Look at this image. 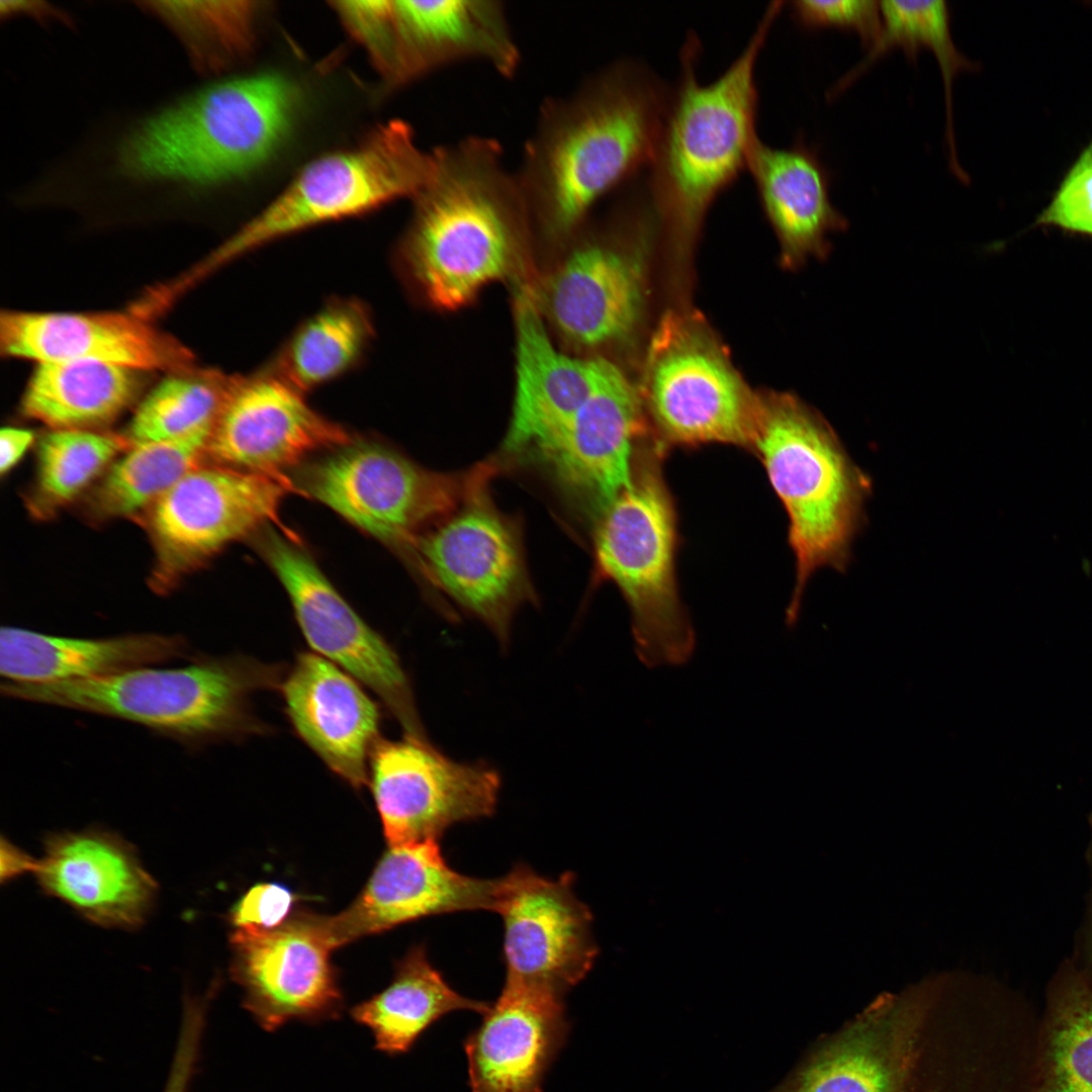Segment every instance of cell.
Returning <instances> with one entry per match:
<instances>
[{
  "label": "cell",
  "instance_id": "obj_1",
  "mask_svg": "<svg viewBox=\"0 0 1092 1092\" xmlns=\"http://www.w3.org/2000/svg\"><path fill=\"white\" fill-rule=\"evenodd\" d=\"M297 102L293 85L275 74L185 92L88 142L89 185L177 195L222 186L275 152Z\"/></svg>",
  "mask_w": 1092,
  "mask_h": 1092
},
{
  "label": "cell",
  "instance_id": "obj_2",
  "mask_svg": "<svg viewBox=\"0 0 1092 1092\" xmlns=\"http://www.w3.org/2000/svg\"><path fill=\"white\" fill-rule=\"evenodd\" d=\"M669 96L646 67L621 60L544 99L515 170L529 209L554 232L576 228L649 168Z\"/></svg>",
  "mask_w": 1092,
  "mask_h": 1092
},
{
  "label": "cell",
  "instance_id": "obj_3",
  "mask_svg": "<svg viewBox=\"0 0 1092 1092\" xmlns=\"http://www.w3.org/2000/svg\"><path fill=\"white\" fill-rule=\"evenodd\" d=\"M434 153V175L413 199L406 260L427 297L453 309L507 273L529 207L496 139L469 134Z\"/></svg>",
  "mask_w": 1092,
  "mask_h": 1092
},
{
  "label": "cell",
  "instance_id": "obj_4",
  "mask_svg": "<svg viewBox=\"0 0 1092 1092\" xmlns=\"http://www.w3.org/2000/svg\"><path fill=\"white\" fill-rule=\"evenodd\" d=\"M785 3L771 2L747 44L714 81L697 74L698 39L680 54V76L669 101L647 186L674 234L692 239L708 208L740 173L757 138L755 68Z\"/></svg>",
  "mask_w": 1092,
  "mask_h": 1092
},
{
  "label": "cell",
  "instance_id": "obj_5",
  "mask_svg": "<svg viewBox=\"0 0 1092 1092\" xmlns=\"http://www.w3.org/2000/svg\"><path fill=\"white\" fill-rule=\"evenodd\" d=\"M750 447L789 518L796 579L786 623L792 627L811 576L820 568L844 572L848 566L873 481L828 421L793 394L760 397Z\"/></svg>",
  "mask_w": 1092,
  "mask_h": 1092
},
{
  "label": "cell",
  "instance_id": "obj_6",
  "mask_svg": "<svg viewBox=\"0 0 1092 1092\" xmlns=\"http://www.w3.org/2000/svg\"><path fill=\"white\" fill-rule=\"evenodd\" d=\"M657 453L635 456L630 484L594 533L598 572L625 599L634 650L648 668L688 663L697 642L675 579V515Z\"/></svg>",
  "mask_w": 1092,
  "mask_h": 1092
},
{
  "label": "cell",
  "instance_id": "obj_7",
  "mask_svg": "<svg viewBox=\"0 0 1092 1092\" xmlns=\"http://www.w3.org/2000/svg\"><path fill=\"white\" fill-rule=\"evenodd\" d=\"M278 671L250 658L201 659L179 668L141 667L52 684L3 680L1 693L33 703L111 716L196 742L252 728L249 700L277 682Z\"/></svg>",
  "mask_w": 1092,
  "mask_h": 1092
},
{
  "label": "cell",
  "instance_id": "obj_8",
  "mask_svg": "<svg viewBox=\"0 0 1092 1092\" xmlns=\"http://www.w3.org/2000/svg\"><path fill=\"white\" fill-rule=\"evenodd\" d=\"M434 149L418 145L413 127L391 120L356 148L320 157L206 261L210 270L273 240L371 210L398 198L414 199L431 181Z\"/></svg>",
  "mask_w": 1092,
  "mask_h": 1092
},
{
  "label": "cell",
  "instance_id": "obj_9",
  "mask_svg": "<svg viewBox=\"0 0 1092 1092\" xmlns=\"http://www.w3.org/2000/svg\"><path fill=\"white\" fill-rule=\"evenodd\" d=\"M640 396L661 438L678 446L750 447L760 396L704 325L670 311L651 338Z\"/></svg>",
  "mask_w": 1092,
  "mask_h": 1092
},
{
  "label": "cell",
  "instance_id": "obj_10",
  "mask_svg": "<svg viewBox=\"0 0 1092 1092\" xmlns=\"http://www.w3.org/2000/svg\"><path fill=\"white\" fill-rule=\"evenodd\" d=\"M494 471L426 469L384 446L350 442L304 467L298 485L382 542L408 547L422 526L457 509Z\"/></svg>",
  "mask_w": 1092,
  "mask_h": 1092
},
{
  "label": "cell",
  "instance_id": "obj_11",
  "mask_svg": "<svg viewBox=\"0 0 1092 1092\" xmlns=\"http://www.w3.org/2000/svg\"><path fill=\"white\" fill-rule=\"evenodd\" d=\"M486 485L408 548L428 579L507 646L513 617L534 590L519 528L494 507Z\"/></svg>",
  "mask_w": 1092,
  "mask_h": 1092
},
{
  "label": "cell",
  "instance_id": "obj_12",
  "mask_svg": "<svg viewBox=\"0 0 1092 1092\" xmlns=\"http://www.w3.org/2000/svg\"><path fill=\"white\" fill-rule=\"evenodd\" d=\"M287 488L280 476L216 464L192 469L145 513L156 557L154 587L169 588L275 518Z\"/></svg>",
  "mask_w": 1092,
  "mask_h": 1092
},
{
  "label": "cell",
  "instance_id": "obj_13",
  "mask_svg": "<svg viewBox=\"0 0 1092 1092\" xmlns=\"http://www.w3.org/2000/svg\"><path fill=\"white\" fill-rule=\"evenodd\" d=\"M261 550L288 594L314 653L372 690L405 735L427 738L410 679L387 642L360 618L296 543L270 531L261 540Z\"/></svg>",
  "mask_w": 1092,
  "mask_h": 1092
},
{
  "label": "cell",
  "instance_id": "obj_14",
  "mask_svg": "<svg viewBox=\"0 0 1092 1092\" xmlns=\"http://www.w3.org/2000/svg\"><path fill=\"white\" fill-rule=\"evenodd\" d=\"M369 763L389 845L438 840L452 825L490 816L495 810L498 772L484 762L455 760L427 738L379 739Z\"/></svg>",
  "mask_w": 1092,
  "mask_h": 1092
},
{
  "label": "cell",
  "instance_id": "obj_15",
  "mask_svg": "<svg viewBox=\"0 0 1092 1092\" xmlns=\"http://www.w3.org/2000/svg\"><path fill=\"white\" fill-rule=\"evenodd\" d=\"M573 882L572 874L552 880L524 864L497 880L507 982L563 997L590 971L599 951L593 916Z\"/></svg>",
  "mask_w": 1092,
  "mask_h": 1092
},
{
  "label": "cell",
  "instance_id": "obj_16",
  "mask_svg": "<svg viewBox=\"0 0 1092 1092\" xmlns=\"http://www.w3.org/2000/svg\"><path fill=\"white\" fill-rule=\"evenodd\" d=\"M231 941L243 1006L264 1030L341 1016L343 994L322 916L296 915L272 929L236 928Z\"/></svg>",
  "mask_w": 1092,
  "mask_h": 1092
},
{
  "label": "cell",
  "instance_id": "obj_17",
  "mask_svg": "<svg viewBox=\"0 0 1092 1092\" xmlns=\"http://www.w3.org/2000/svg\"><path fill=\"white\" fill-rule=\"evenodd\" d=\"M642 399L612 362L597 358L594 387L560 434L537 454L594 523L632 478Z\"/></svg>",
  "mask_w": 1092,
  "mask_h": 1092
},
{
  "label": "cell",
  "instance_id": "obj_18",
  "mask_svg": "<svg viewBox=\"0 0 1092 1092\" xmlns=\"http://www.w3.org/2000/svg\"><path fill=\"white\" fill-rule=\"evenodd\" d=\"M932 992L880 999L823 1036L775 1092H903Z\"/></svg>",
  "mask_w": 1092,
  "mask_h": 1092
},
{
  "label": "cell",
  "instance_id": "obj_19",
  "mask_svg": "<svg viewBox=\"0 0 1092 1092\" xmlns=\"http://www.w3.org/2000/svg\"><path fill=\"white\" fill-rule=\"evenodd\" d=\"M350 442L343 428L309 406L302 391L264 372L235 376L206 456L216 465L280 476L308 453Z\"/></svg>",
  "mask_w": 1092,
  "mask_h": 1092
},
{
  "label": "cell",
  "instance_id": "obj_20",
  "mask_svg": "<svg viewBox=\"0 0 1092 1092\" xmlns=\"http://www.w3.org/2000/svg\"><path fill=\"white\" fill-rule=\"evenodd\" d=\"M496 890L497 880L468 877L450 868L438 840L389 845L355 901L322 919L336 948L427 916L493 910Z\"/></svg>",
  "mask_w": 1092,
  "mask_h": 1092
},
{
  "label": "cell",
  "instance_id": "obj_21",
  "mask_svg": "<svg viewBox=\"0 0 1092 1092\" xmlns=\"http://www.w3.org/2000/svg\"><path fill=\"white\" fill-rule=\"evenodd\" d=\"M4 355L38 363L83 361L171 373L194 369L192 353L138 313L6 311Z\"/></svg>",
  "mask_w": 1092,
  "mask_h": 1092
},
{
  "label": "cell",
  "instance_id": "obj_22",
  "mask_svg": "<svg viewBox=\"0 0 1092 1092\" xmlns=\"http://www.w3.org/2000/svg\"><path fill=\"white\" fill-rule=\"evenodd\" d=\"M33 874L48 895L107 927L140 926L157 895L156 882L134 849L105 831L51 835Z\"/></svg>",
  "mask_w": 1092,
  "mask_h": 1092
},
{
  "label": "cell",
  "instance_id": "obj_23",
  "mask_svg": "<svg viewBox=\"0 0 1092 1092\" xmlns=\"http://www.w3.org/2000/svg\"><path fill=\"white\" fill-rule=\"evenodd\" d=\"M395 86L464 62H480L506 79L521 51L499 0L392 1Z\"/></svg>",
  "mask_w": 1092,
  "mask_h": 1092
},
{
  "label": "cell",
  "instance_id": "obj_24",
  "mask_svg": "<svg viewBox=\"0 0 1092 1092\" xmlns=\"http://www.w3.org/2000/svg\"><path fill=\"white\" fill-rule=\"evenodd\" d=\"M483 1015L464 1041L471 1092H543L568 1031L562 997L506 981Z\"/></svg>",
  "mask_w": 1092,
  "mask_h": 1092
},
{
  "label": "cell",
  "instance_id": "obj_25",
  "mask_svg": "<svg viewBox=\"0 0 1092 1092\" xmlns=\"http://www.w3.org/2000/svg\"><path fill=\"white\" fill-rule=\"evenodd\" d=\"M643 244L638 241L631 252L586 246L557 269L544 289L543 305L564 338L596 347L636 330L646 299Z\"/></svg>",
  "mask_w": 1092,
  "mask_h": 1092
},
{
  "label": "cell",
  "instance_id": "obj_26",
  "mask_svg": "<svg viewBox=\"0 0 1092 1092\" xmlns=\"http://www.w3.org/2000/svg\"><path fill=\"white\" fill-rule=\"evenodd\" d=\"M351 674L316 653H300L282 684L290 721L301 739L339 777L368 784L379 740V713Z\"/></svg>",
  "mask_w": 1092,
  "mask_h": 1092
},
{
  "label": "cell",
  "instance_id": "obj_27",
  "mask_svg": "<svg viewBox=\"0 0 1092 1092\" xmlns=\"http://www.w3.org/2000/svg\"><path fill=\"white\" fill-rule=\"evenodd\" d=\"M516 326V392L503 442L511 455L538 453L550 444L588 397L597 371V358H573L554 347L527 289L517 297Z\"/></svg>",
  "mask_w": 1092,
  "mask_h": 1092
},
{
  "label": "cell",
  "instance_id": "obj_28",
  "mask_svg": "<svg viewBox=\"0 0 1092 1092\" xmlns=\"http://www.w3.org/2000/svg\"><path fill=\"white\" fill-rule=\"evenodd\" d=\"M747 170L780 239L784 263L795 268L810 257L826 259L829 235L845 232L848 220L831 201V175L817 151L803 139L775 148L757 136Z\"/></svg>",
  "mask_w": 1092,
  "mask_h": 1092
},
{
  "label": "cell",
  "instance_id": "obj_29",
  "mask_svg": "<svg viewBox=\"0 0 1092 1092\" xmlns=\"http://www.w3.org/2000/svg\"><path fill=\"white\" fill-rule=\"evenodd\" d=\"M177 635L69 638L16 627L0 631V672L7 681L52 684L109 676L186 655Z\"/></svg>",
  "mask_w": 1092,
  "mask_h": 1092
},
{
  "label": "cell",
  "instance_id": "obj_30",
  "mask_svg": "<svg viewBox=\"0 0 1092 1092\" xmlns=\"http://www.w3.org/2000/svg\"><path fill=\"white\" fill-rule=\"evenodd\" d=\"M489 1007L452 989L430 964L425 948L415 946L397 964L390 985L355 1005L351 1016L370 1029L376 1050L397 1056L408 1052L442 1016L458 1010L484 1014Z\"/></svg>",
  "mask_w": 1092,
  "mask_h": 1092
},
{
  "label": "cell",
  "instance_id": "obj_31",
  "mask_svg": "<svg viewBox=\"0 0 1092 1092\" xmlns=\"http://www.w3.org/2000/svg\"><path fill=\"white\" fill-rule=\"evenodd\" d=\"M134 372L97 362L38 363L22 396V413L53 430H92L129 404L136 389Z\"/></svg>",
  "mask_w": 1092,
  "mask_h": 1092
},
{
  "label": "cell",
  "instance_id": "obj_32",
  "mask_svg": "<svg viewBox=\"0 0 1092 1092\" xmlns=\"http://www.w3.org/2000/svg\"><path fill=\"white\" fill-rule=\"evenodd\" d=\"M881 30L863 58L841 76L829 89L835 97L848 88L870 67L893 49H902L914 60L922 48L937 61L944 91L945 142L949 168L954 176L964 173L958 159L952 111V87L959 74L973 71L977 65L957 47L950 29V10L943 0L880 1Z\"/></svg>",
  "mask_w": 1092,
  "mask_h": 1092
},
{
  "label": "cell",
  "instance_id": "obj_33",
  "mask_svg": "<svg viewBox=\"0 0 1092 1092\" xmlns=\"http://www.w3.org/2000/svg\"><path fill=\"white\" fill-rule=\"evenodd\" d=\"M1035 1092H1092V976L1067 966L1038 1024Z\"/></svg>",
  "mask_w": 1092,
  "mask_h": 1092
},
{
  "label": "cell",
  "instance_id": "obj_34",
  "mask_svg": "<svg viewBox=\"0 0 1092 1092\" xmlns=\"http://www.w3.org/2000/svg\"><path fill=\"white\" fill-rule=\"evenodd\" d=\"M212 431L130 446L106 470L91 496L98 518L147 512L192 469L201 465Z\"/></svg>",
  "mask_w": 1092,
  "mask_h": 1092
},
{
  "label": "cell",
  "instance_id": "obj_35",
  "mask_svg": "<svg viewBox=\"0 0 1092 1092\" xmlns=\"http://www.w3.org/2000/svg\"><path fill=\"white\" fill-rule=\"evenodd\" d=\"M183 48L193 69L220 73L251 50L258 8L250 1H138Z\"/></svg>",
  "mask_w": 1092,
  "mask_h": 1092
},
{
  "label": "cell",
  "instance_id": "obj_36",
  "mask_svg": "<svg viewBox=\"0 0 1092 1092\" xmlns=\"http://www.w3.org/2000/svg\"><path fill=\"white\" fill-rule=\"evenodd\" d=\"M371 335V317L361 302L332 301L292 335L273 372L304 392L346 371Z\"/></svg>",
  "mask_w": 1092,
  "mask_h": 1092
},
{
  "label": "cell",
  "instance_id": "obj_37",
  "mask_svg": "<svg viewBox=\"0 0 1092 1092\" xmlns=\"http://www.w3.org/2000/svg\"><path fill=\"white\" fill-rule=\"evenodd\" d=\"M234 379L196 368L172 373L140 403L124 437L132 446L212 431Z\"/></svg>",
  "mask_w": 1092,
  "mask_h": 1092
},
{
  "label": "cell",
  "instance_id": "obj_38",
  "mask_svg": "<svg viewBox=\"0 0 1092 1092\" xmlns=\"http://www.w3.org/2000/svg\"><path fill=\"white\" fill-rule=\"evenodd\" d=\"M129 447L124 436L93 430H52L37 444L32 512L49 516L71 504Z\"/></svg>",
  "mask_w": 1092,
  "mask_h": 1092
},
{
  "label": "cell",
  "instance_id": "obj_39",
  "mask_svg": "<svg viewBox=\"0 0 1092 1092\" xmlns=\"http://www.w3.org/2000/svg\"><path fill=\"white\" fill-rule=\"evenodd\" d=\"M791 15L808 29L835 27L855 32L868 49L878 37L882 16L880 1L797 0L790 3Z\"/></svg>",
  "mask_w": 1092,
  "mask_h": 1092
},
{
  "label": "cell",
  "instance_id": "obj_40",
  "mask_svg": "<svg viewBox=\"0 0 1092 1092\" xmlns=\"http://www.w3.org/2000/svg\"><path fill=\"white\" fill-rule=\"evenodd\" d=\"M1037 223L1092 235V143L1071 168Z\"/></svg>",
  "mask_w": 1092,
  "mask_h": 1092
},
{
  "label": "cell",
  "instance_id": "obj_41",
  "mask_svg": "<svg viewBox=\"0 0 1092 1092\" xmlns=\"http://www.w3.org/2000/svg\"><path fill=\"white\" fill-rule=\"evenodd\" d=\"M293 902L292 892L281 885H256L234 907L232 923L236 928H275L287 920Z\"/></svg>",
  "mask_w": 1092,
  "mask_h": 1092
},
{
  "label": "cell",
  "instance_id": "obj_42",
  "mask_svg": "<svg viewBox=\"0 0 1092 1092\" xmlns=\"http://www.w3.org/2000/svg\"><path fill=\"white\" fill-rule=\"evenodd\" d=\"M0 12L2 17L26 16L40 22L42 25L52 23L62 24L67 27L75 25L74 18L70 13L46 1H2L0 3Z\"/></svg>",
  "mask_w": 1092,
  "mask_h": 1092
},
{
  "label": "cell",
  "instance_id": "obj_43",
  "mask_svg": "<svg viewBox=\"0 0 1092 1092\" xmlns=\"http://www.w3.org/2000/svg\"><path fill=\"white\" fill-rule=\"evenodd\" d=\"M34 440L33 432L27 429L6 427L1 430L0 472L2 475L9 473L18 464Z\"/></svg>",
  "mask_w": 1092,
  "mask_h": 1092
},
{
  "label": "cell",
  "instance_id": "obj_44",
  "mask_svg": "<svg viewBox=\"0 0 1092 1092\" xmlns=\"http://www.w3.org/2000/svg\"><path fill=\"white\" fill-rule=\"evenodd\" d=\"M1 880H10L24 873H33L36 859L26 854L11 842L1 841Z\"/></svg>",
  "mask_w": 1092,
  "mask_h": 1092
},
{
  "label": "cell",
  "instance_id": "obj_45",
  "mask_svg": "<svg viewBox=\"0 0 1092 1092\" xmlns=\"http://www.w3.org/2000/svg\"><path fill=\"white\" fill-rule=\"evenodd\" d=\"M1092 932V931H1091ZM1091 945H1092V933H1091ZM1092 947V946H1091Z\"/></svg>",
  "mask_w": 1092,
  "mask_h": 1092
}]
</instances>
